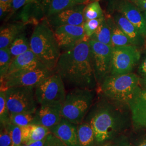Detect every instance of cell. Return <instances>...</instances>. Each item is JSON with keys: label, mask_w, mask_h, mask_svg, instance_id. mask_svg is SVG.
Instances as JSON below:
<instances>
[{"label": "cell", "mask_w": 146, "mask_h": 146, "mask_svg": "<svg viewBox=\"0 0 146 146\" xmlns=\"http://www.w3.org/2000/svg\"><path fill=\"white\" fill-rule=\"evenodd\" d=\"M54 72L61 76L64 84L73 89L93 90L96 80L89 40L83 41L70 50L61 52Z\"/></svg>", "instance_id": "6da1fadb"}, {"label": "cell", "mask_w": 146, "mask_h": 146, "mask_svg": "<svg viewBox=\"0 0 146 146\" xmlns=\"http://www.w3.org/2000/svg\"><path fill=\"white\" fill-rule=\"evenodd\" d=\"M30 46L44 66L54 72L61 52L54 32L46 19L35 26L30 38Z\"/></svg>", "instance_id": "7a4b0ae2"}, {"label": "cell", "mask_w": 146, "mask_h": 146, "mask_svg": "<svg viewBox=\"0 0 146 146\" xmlns=\"http://www.w3.org/2000/svg\"><path fill=\"white\" fill-rule=\"evenodd\" d=\"M118 113L113 107L107 104L92 107L84 121L92 127L96 142L108 140L117 131L122 122Z\"/></svg>", "instance_id": "3957f363"}, {"label": "cell", "mask_w": 146, "mask_h": 146, "mask_svg": "<svg viewBox=\"0 0 146 146\" xmlns=\"http://www.w3.org/2000/svg\"><path fill=\"white\" fill-rule=\"evenodd\" d=\"M101 89L110 100L129 104L141 90L140 78L131 73L120 75H110L102 82Z\"/></svg>", "instance_id": "277c9868"}, {"label": "cell", "mask_w": 146, "mask_h": 146, "mask_svg": "<svg viewBox=\"0 0 146 146\" xmlns=\"http://www.w3.org/2000/svg\"><path fill=\"white\" fill-rule=\"evenodd\" d=\"M94 98L92 89H72L62 104L63 118L76 125L83 122L92 107Z\"/></svg>", "instance_id": "5b68a950"}, {"label": "cell", "mask_w": 146, "mask_h": 146, "mask_svg": "<svg viewBox=\"0 0 146 146\" xmlns=\"http://www.w3.org/2000/svg\"><path fill=\"white\" fill-rule=\"evenodd\" d=\"M5 100L11 114L35 113L37 109L35 88L31 87H13L5 91Z\"/></svg>", "instance_id": "8992f818"}, {"label": "cell", "mask_w": 146, "mask_h": 146, "mask_svg": "<svg viewBox=\"0 0 146 146\" xmlns=\"http://www.w3.org/2000/svg\"><path fill=\"white\" fill-rule=\"evenodd\" d=\"M66 94L62 79L55 72L35 88V98L40 106L62 104Z\"/></svg>", "instance_id": "52a82bcc"}, {"label": "cell", "mask_w": 146, "mask_h": 146, "mask_svg": "<svg viewBox=\"0 0 146 146\" xmlns=\"http://www.w3.org/2000/svg\"><path fill=\"white\" fill-rule=\"evenodd\" d=\"M54 72L46 68L17 71L8 74L1 80V90L13 87H31L35 88Z\"/></svg>", "instance_id": "ba28073f"}, {"label": "cell", "mask_w": 146, "mask_h": 146, "mask_svg": "<svg viewBox=\"0 0 146 146\" xmlns=\"http://www.w3.org/2000/svg\"><path fill=\"white\" fill-rule=\"evenodd\" d=\"M140 57V52L135 46L113 47L110 75H120L131 73Z\"/></svg>", "instance_id": "9c48e42d"}, {"label": "cell", "mask_w": 146, "mask_h": 146, "mask_svg": "<svg viewBox=\"0 0 146 146\" xmlns=\"http://www.w3.org/2000/svg\"><path fill=\"white\" fill-rule=\"evenodd\" d=\"M92 66L96 82H103L110 73L113 47L89 40Z\"/></svg>", "instance_id": "30bf717a"}, {"label": "cell", "mask_w": 146, "mask_h": 146, "mask_svg": "<svg viewBox=\"0 0 146 146\" xmlns=\"http://www.w3.org/2000/svg\"><path fill=\"white\" fill-rule=\"evenodd\" d=\"M110 11H114L122 14L135 27L144 38L146 37V20L141 11L129 0H110Z\"/></svg>", "instance_id": "8fae6325"}, {"label": "cell", "mask_w": 146, "mask_h": 146, "mask_svg": "<svg viewBox=\"0 0 146 146\" xmlns=\"http://www.w3.org/2000/svg\"><path fill=\"white\" fill-rule=\"evenodd\" d=\"M54 32L62 52L70 50L83 41L89 40L85 35L84 26L59 27Z\"/></svg>", "instance_id": "7c38bea8"}, {"label": "cell", "mask_w": 146, "mask_h": 146, "mask_svg": "<svg viewBox=\"0 0 146 146\" xmlns=\"http://www.w3.org/2000/svg\"><path fill=\"white\" fill-rule=\"evenodd\" d=\"M52 0H34L24 6L17 16L20 22L35 26L47 18Z\"/></svg>", "instance_id": "4fadbf2b"}, {"label": "cell", "mask_w": 146, "mask_h": 146, "mask_svg": "<svg viewBox=\"0 0 146 146\" xmlns=\"http://www.w3.org/2000/svg\"><path fill=\"white\" fill-rule=\"evenodd\" d=\"M86 6L81 5L64 9L48 17L46 20L55 28L64 26H84Z\"/></svg>", "instance_id": "5bb4252c"}, {"label": "cell", "mask_w": 146, "mask_h": 146, "mask_svg": "<svg viewBox=\"0 0 146 146\" xmlns=\"http://www.w3.org/2000/svg\"><path fill=\"white\" fill-rule=\"evenodd\" d=\"M61 111L62 104L40 106L35 113V125L44 126L50 130L62 119Z\"/></svg>", "instance_id": "9a60e30c"}, {"label": "cell", "mask_w": 146, "mask_h": 146, "mask_svg": "<svg viewBox=\"0 0 146 146\" xmlns=\"http://www.w3.org/2000/svg\"><path fill=\"white\" fill-rule=\"evenodd\" d=\"M50 131L67 146H81L77 125L63 118L60 123L50 129Z\"/></svg>", "instance_id": "2e32d148"}, {"label": "cell", "mask_w": 146, "mask_h": 146, "mask_svg": "<svg viewBox=\"0 0 146 146\" xmlns=\"http://www.w3.org/2000/svg\"><path fill=\"white\" fill-rule=\"evenodd\" d=\"M131 118L136 127L146 128V90H140L128 104Z\"/></svg>", "instance_id": "e0dca14e"}, {"label": "cell", "mask_w": 146, "mask_h": 146, "mask_svg": "<svg viewBox=\"0 0 146 146\" xmlns=\"http://www.w3.org/2000/svg\"><path fill=\"white\" fill-rule=\"evenodd\" d=\"M44 68L46 67L30 49L13 59L7 75L23 70Z\"/></svg>", "instance_id": "ac0fdd59"}, {"label": "cell", "mask_w": 146, "mask_h": 146, "mask_svg": "<svg viewBox=\"0 0 146 146\" xmlns=\"http://www.w3.org/2000/svg\"><path fill=\"white\" fill-rule=\"evenodd\" d=\"M27 25L25 23L17 21L1 27L0 31V49L9 48L16 38L24 32Z\"/></svg>", "instance_id": "d6986e66"}, {"label": "cell", "mask_w": 146, "mask_h": 146, "mask_svg": "<svg viewBox=\"0 0 146 146\" xmlns=\"http://www.w3.org/2000/svg\"><path fill=\"white\" fill-rule=\"evenodd\" d=\"M115 23L129 38L133 45L141 46L144 43V38L130 21L122 14L117 13L113 17Z\"/></svg>", "instance_id": "ffe728a7"}, {"label": "cell", "mask_w": 146, "mask_h": 146, "mask_svg": "<svg viewBox=\"0 0 146 146\" xmlns=\"http://www.w3.org/2000/svg\"><path fill=\"white\" fill-rule=\"evenodd\" d=\"M21 128L22 142L24 145L45 139L51 133L48 128L38 125H27Z\"/></svg>", "instance_id": "44dd1931"}, {"label": "cell", "mask_w": 146, "mask_h": 146, "mask_svg": "<svg viewBox=\"0 0 146 146\" xmlns=\"http://www.w3.org/2000/svg\"><path fill=\"white\" fill-rule=\"evenodd\" d=\"M105 17L111 30L112 47H122L133 45L129 38L115 23L113 17L110 15H107Z\"/></svg>", "instance_id": "7402d4cb"}, {"label": "cell", "mask_w": 146, "mask_h": 146, "mask_svg": "<svg viewBox=\"0 0 146 146\" xmlns=\"http://www.w3.org/2000/svg\"><path fill=\"white\" fill-rule=\"evenodd\" d=\"M78 139L81 146H94L96 141L94 131L92 127L86 122L77 125Z\"/></svg>", "instance_id": "603a6c76"}, {"label": "cell", "mask_w": 146, "mask_h": 146, "mask_svg": "<svg viewBox=\"0 0 146 146\" xmlns=\"http://www.w3.org/2000/svg\"><path fill=\"white\" fill-rule=\"evenodd\" d=\"M12 58L26 52L31 49L30 40L28 39L24 32L16 38L9 47Z\"/></svg>", "instance_id": "cb8c5ba5"}, {"label": "cell", "mask_w": 146, "mask_h": 146, "mask_svg": "<svg viewBox=\"0 0 146 146\" xmlns=\"http://www.w3.org/2000/svg\"><path fill=\"white\" fill-rule=\"evenodd\" d=\"M90 1V0H52L47 14V18L60 11L76 5H86Z\"/></svg>", "instance_id": "d4e9b609"}, {"label": "cell", "mask_w": 146, "mask_h": 146, "mask_svg": "<svg viewBox=\"0 0 146 146\" xmlns=\"http://www.w3.org/2000/svg\"><path fill=\"white\" fill-rule=\"evenodd\" d=\"M89 40H92L112 47L111 30L106 17H104V21L94 34L90 37Z\"/></svg>", "instance_id": "484cf974"}, {"label": "cell", "mask_w": 146, "mask_h": 146, "mask_svg": "<svg viewBox=\"0 0 146 146\" xmlns=\"http://www.w3.org/2000/svg\"><path fill=\"white\" fill-rule=\"evenodd\" d=\"M84 20L86 21L94 20L104 17L99 1H94L89 3L84 10Z\"/></svg>", "instance_id": "4316f807"}, {"label": "cell", "mask_w": 146, "mask_h": 146, "mask_svg": "<svg viewBox=\"0 0 146 146\" xmlns=\"http://www.w3.org/2000/svg\"><path fill=\"white\" fill-rule=\"evenodd\" d=\"M35 113L11 114V123L20 127L35 125Z\"/></svg>", "instance_id": "83f0119b"}, {"label": "cell", "mask_w": 146, "mask_h": 146, "mask_svg": "<svg viewBox=\"0 0 146 146\" xmlns=\"http://www.w3.org/2000/svg\"><path fill=\"white\" fill-rule=\"evenodd\" d=\"M13 58L9 48L0 49V78L3 80L7 75Z\"/></svg>", "instance_id": "f1b7e54d"}, {"label": "cell", "mask_w": 146, "mask_h": 146, "mask_svg": "<svg viewBox=\"0 0 146 146\" xmlns=\"http://www.w3.org/2000/svg\"><path fill=\"white\" fill-rule=\"evenodd\" d=\"M0 123L1 125L11 123V114L8 108L5 91L0 92Z\"/></svg>", "instance_id": "f546056e"}, {"label": "cell", "mask_w": 146, "mask_h": 146, "mask_svg": "<svg viewBox=\"0 0 146 146\" xmlns=\"http://www.w3.org/2000/svg\"><path fill=\"white\" fill-rule=\"evenodd\" d=\"M10 135H11L12 146H20L22 144V131L20 127L9 123L6 125Z\"/></svg>", "instance_id": "4dcf8cb0"}, {"label": "cell", "mask_w": 146, "mask_h": 146, "mask_svg": "<svg viewBox=\"0 0 146 146\" xmlns=\"http://www.w3.org/2000/svg\"><path fill=\"white\" fill-rule=\"evenodd\" d=\"M104 17L101 18L91 20L84 22V30L86 36L89 38L92 36L97 29L99 28L101 23L104 20Z\"/></svg>", "instance_id": "1f68e13d"}, {"label": "cell", "mask_w": 146, "mask_h": 146, "mask_svg": "<svg viewBox=\"0 0 146 146\" xmlns=\"http://www.w3.org/2000/svg\"><path fill=\"white\" fill-rule=\"evenodd\" d=\"M12 146L11 139L6 125H1L0 146Z\"/></svg>", "instance_id": "d6a6232c"}, {"label": "cell", "mask_w": 146, "mask_h": 146, "mask_svg": "<svg viewBox=\"0 0 146 146\" xmlns=\"http://www.w3.org/2000/svg\"><path fill=\"white\" fill-rule=\"evenodd\" d=\"M34 0H13L11 5V11L7 18L10 19L17 11L21 9L24 6L31 3Z\"/></svg>", "instance_id": "836d02e7"}, {"label": "cell", "mask_w": 146, "mask_h": 146, "mask_svg": "<svg viewBox=\"0 0 146 146\" xmlns=\"http://www.w3.org/2000/svg\"><path fill=\"white\" fill-rule=\"evenodd\" d=\"M44 146H67L57 136L50 133L46 137Z\"/></svg>", "instance_id": "e575fe53"}, {"label": "cell", "mask_w": 146, "mask_h": 146, "mask_svg": "<svg viewBox=\"0 0 146 146\" xmlns=\"http://www.w3.org/2000/svg\"><path fill=\"white\" fill-rule=\"evenodd\" d=\"M13 0H0V17L3 19L7 14H9Z\"/></svg>", "instance_id": "d590c367"}, {"label": "cell", "mask_w": 146, "mask_h": 146, "mask_svg": "<svg viewBox=\"0 0 146 146\" xmlns=\"http://www.w3.org/2000/svg\"><path fill=\"white\" fill-rule=\"evenodd\" d=\"M134 3L141 11H146V0H136Z\"/></svg>", "instance_id": "8d00e7d4"}, {"label": "cell", "mask_w": 146, "mask_h": 146, "mask_svg": "<svg viewBox=\"0 0 146 146\" xmlns=\"http://www.w3.org/2000/svg\"><path fill=\"white\" fill-rule=\"evenodd\" d=\"M139 70L142 76L146 77V58L141 63L139 68Z\"/></svg>", "instance_id": "74e56055"}, {"label": "cell", "mask_w": 146, "mask_h": 146, "mask_svg": "<svg viewBox=\"0 0 146 146\" xmlns=\"http://www.w3.org/2000/svg\"><path fill=\"white\" fill-rule=\"evenodd\" d=\"M46 140V138L45 139L42 140L33 142H31V143H29L27 145L28 146H44Z\"/></svg>", "instance_id": "f35d334b"}, {"label": "cell", "mask_w": 146, "mask_h": 146, "mask_svg": "<svg viewBox=\"0 0 146 146\" xmlns=\"http://www.w3.org/2000/svg\"><path fill=\"white\" fill-rule=\"evenodd\" d=\"M138 146H146V140L142 141Z\"/></svg>", "instance_id": "ab89813d"}, {"label": "cell", "mask_w": 146, "mask_h": 146, "mask_svg": "<svg viewBox=\"0 0 146 146\" xmlns=\"http://www.w3.org/2000/svg\"><path fill=\"white\" fill-rule=\"evenodd\" d=\"M143 84L146 86V77H144V78L143 80Z\"/></svg>", "instance_id": "60d3db41"}, {"label": "cell", "mask_w": 146, "mask_h": 146, "mask_svg": "<svg viewBox=\"0 0 146 146\" xmlns=\"http://www.w3.org/2000/svg\"><path fill=\"white\" fill-rule=\"evenodd\" d=\"M142 14H143V15L144 16V17H145V19H146V11H143V13H142Z\"/></svg>", "instance_id": "b9f144b4"}, {"label": "cell", "mask_w": 146, "mask_h": 146, "mask_svg": "<svg viewBox=\"0 0 146 146\" xmlns=\"http://www.w3.org/2000/svg\"><path fill=\"white\" fill-rule=\"evenodd\" d=\"M129 1H131V2L132 3H134V2H135L136 0H129Z\"/></svg>", "instance_id": "7bdbcfd3"}, {"label": "cell", "mask_w": 146, "mask_h": 146, "mask_svg": "<svg viewBox=\"0 0 146 146\" xmlns=\"http://www.w3.org/2000/svg\"><path fill=\"white\" fill-rule=\"evenodd\" d=\"M99 0H90V2H94V1H99Z\"/></svg>", "instance_id": "ee69618b"}, {"label": "cell", "mask_w": 146, "mask_h": 146, "mask_svg": "<svg viewBox=\"0 0 146 146\" xmlns=\"http://www.w3.org/2000/svg\"><path fill=\"white\" fill-rule=\"evenodd\" d=\"M27 146V145H24V144H22V145H21V146Z\"/></svg>", "instance_id": "f6af8a7d"}, {"label": "cell", "mask_w": 146, "mask_h": 146, "mask_svg": "<svg viewBox=\"0 0 146 146\" xmlns=\"http://www.w3.org/2000/svg\"></svg>", "instance_id": "bcb514c9"}]
</instances>
